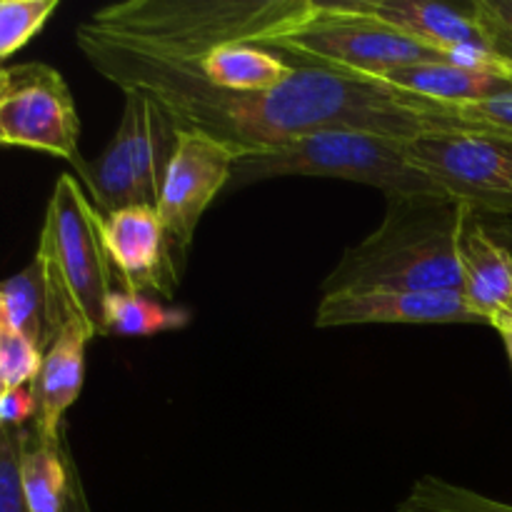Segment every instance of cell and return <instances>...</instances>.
Here are the masks:
<instances>
[{"label":"cell","mask_w":512,"mask_h":512,"mask_svg":"<svg viewBox=\"0 0 512 512\" xmlns=\"http://www.w3.org/2000/svg\"><path fill=\"white\" fill-rule=\"evenodd\" d=\"M415 168L453 203L488 218H512V140L433 128L405 140Z\"/></svg>","instance_id":"7"},{"label":"cell","mask_w":512,"mask_h":512,"mask_svg":"<svg viewBox=\"0 0 512 512\" xmlns=\"http://www.w3.org/2000/svg\"><path fill=\"white\" fill-rule=\"evenodd\" d=\"M0 335H3V320H0Z\"/></svg>","instance_id":"32"},{"label":"cell","mask_w":512,"mask_h":512,"mask_svg":"<svg viewBox=\"0 0 512 512\" xmlns=\"http://www.w3.org/2000/svg\"><path fill=\"white\" fill-rule=\"evenodd\" d=\"M78 135L73 93L58 70L45 63L0 68V145L43 150L80 173L85 160Z\"/></svg>","instance_id":"9"},{"label":"cell","mask_w":512,"mask_h":512,"mask_svg":"<svg viewBox=\"0 0 512 512\" xmlns=\"http://www.w3.org/2000/svg\"><path fill=\"white\" fill-rule=\"evenodd\" d=\"M190 323V313L183 308L150 300L145 295L113 290L105 300L103 310V338H148V335L168 333V330L185 328Z\"/></svg>","instance_id":"20"},{"label":"cell","mask_w":512,"mask_h":512,"mask_svg":"<svg viewBox=\"0 0 512 512\" xmlns=\"http://www.w3.org/2000/svg\"><path fill=\"white\" fill-rule=\"evenodd\" d=\"M190 65V63H185ZM190 68L198 70L213 88L230 93H268L295 75L298 65L285 63L280 55L255 45H225L205 55Z\"/></svg>","instance_id":"18"},{"label":"cell","mask_w":512,"mask_h":512,"mask_svg":"<svg viewBox=\"0 0 512 512\" xmlns=\"http://www.w3.org/2000/svg\"><path fill=\"white\" fill-rule=\"evenodd\" d=\"M93 340L83 320L70 318L45 350L38 378L33 380L35 420L30 423L38 438L63 440V418L78 400L85 380V348Z\"/></svg>","instance_id":"14"},{"label":"cell","mask_w":512,"mask_h":512,"mask_svg":"<svg viewBox=\"0 0 512 512\" xmlns=\"http://www.w3.org/2000/svg\"><path fill=\"white\" fill-rule=\"evenodd\" d=\"M123 95V115L113 140L98 158L85 160L78 173L80 185L103 218L133 205H158L165 170L180 138L173 115L153 95L143 90Z\"/></svg>","instance_id":"6"},{"label":"cell","mask_w":512,"mask_h":512,"mask_svg":"<svg viewBox=\"0 0 512 512\" xmlns=\"http://www.w3.org/2000/svg\"><path fill=\"white\" fill-rule=\"evenodd\" d=\"M465 208L443 195L388 198L385 218L343 253L323 295L343 290L463 293L458 238Z\"/></svg>","instance_id":"3"},{"label":"cell","mask_w":512,"mask_h":512,"mask_svg":"<svg viewBox=\"0 0 512 512\" xmlns=\"http://www.w3.org/2000/svg\"><path fill=\"white\" fill-rule=\"evenodd\" d=\"M273 50L298 60L295 65H315L360 80H375L405 65L453 60V55L415 43L388 25L340 13L328 0L318 3V13L305 28L280 40Z\"/></svg>","instance_id":"8"},{"label":"cell","mask_w":512,"mask_h":512,"mask_svg":"<svg viewBox=\"0 0 512 512\" xmlns=\"http://www.w3.org/2000/svg\"><path fill=\"white\" fill-rule=\"evenodd\" d=\"M105 250L113 273L123 280V290L135 295L158 293L173 300L180 283V268L170 250L163 220L148 205L100 215Z\"/></svg>","instance_id":"11"},{"label":"cell","mask_w":512,"mask_h":512,"mask_svg":"<svg viewBox=\"0 0 512 512\" xmlns=\"http://www.w3.org/2000/svg\"><path fill=\"white\" fill-rule=\"evenodd\" d=\"M35 255L43 260L50 285L70 318L83 320L93 338H103V310L115 290V273L100 213L73 175L55 180Z\"/></svg>","instance_id":"5"},{"label":"cell","mask_w":512,"mask_h":512,"mask_svg":"<svg viewBox=\"0 0 512 512\" xmlns=\"http://www.w3.org/2000/svg\"><path fill=\"white\" fill-rule=\"evenodd\" d=\"M235 153L200 130H180L178 148L165 170L163 190L155 210L163 220L175 263L183 265L200 218L215 195L230 185Z\"/></svg>","instance_id":"10"},{"label":"cell","mask_w":512,"mask_h":512,"mask_svg":"<svg viewBox=\"0 0 512 512\" xmlns=\"http://www.w3.org/2000/svg\"><path fill=\"white\" fill-rule=\"evenodd\" d=\"M43 365V350L25 335L3 328L0 335V380L5 390L33 385Z\"/></svg>","instance_id":"25"},{"label":"cell","mask_w":512,"mask_h":512,"mask_svg":"<svg viewBox=\"0 0 512 512\" xmlns=\"http://www.w3.org/2000/svg\"><path fill=\"white\" fill-rule=\"evenodd\" d=\"M490 325H493L498 333H505V330H512V305L508 310H503V313L498 315V318L490 320Z\"/></svg>","instance_id":"29"},{"label":"cell","mask_w":512,"mask_h":512,"mask_svg":"<svg viewBox=\"0 0 512 512\" xmlns=\"http://www.w3.org/2000/svg\"><path fill=\"white\" fill-rule=\"evenodd\" d=\"M370 83H380L395 93L418 98L423 105H465L495 98L512 90V80L488 70L465 68L453 60L418 63L388 70Z\"/></svg>","instance_id":"16"},{"label":"cell","mask_w":512,"mask_h":512,"mask_svg":"<svg viewBox=\"0 0 512 512\" xmlns=\"http://www.w3.org/2000/svg\"><path fill=\"white\" fill-rule=\"evenodd\" d=\"M25 428L0 425V512H30L23 490V448Z\"/></svg>","instance_id":"24"},{"label":"cell","mask_w":512,"mask_h":512,"mask_svg":"<svg viewBox=\"0 0 512 512\" xmlns=\"http://www.w3.org/2000/svg\"><path fill=\"white\" fill-rule=\"evenodd\" d=\"M453 325L485 323L460 290L405 293V290H343L323 295L315 313L318 328L343 325Z\"/></svg>","instance_id":"12"},{"label":"cell","mask_w":512,"mask_h":512,"mask_svg":"<svg viewBox=\"0 0 512 512\" xmlns=\"http://www.w3.org/2000/svg\"><path fill=\"white\" fill-rule=\"evenodd\" d=\"M75 43L123 93L153 95L180 130H200L220 140L235 158L325 128L368 130L403 140L428 130L418 98L315 65H298L288 83L268 93H230L213 88L190 65L125 48L85 23L75 30Z\"/></svg>","instance_id":"1"},{"label":"cell","mask_w":512,"mask_h":512,"mask_svg":"<svg viewBox=\"0 0 512 512\" xmlns=\"http://www.w3.org/2000/svg\"><path fill=\"white\" fill-rule=\"evenodd\" d=\"M58 0H0V65L43 30Z\"/></svg>","instance_id":"23"},{"label":"cell","mask_w":512,"mask_h":512,"mask_svg":"<svg viewBox=\"0 0 512 512\" xmlns=\"http://www.w3.org/2000/svg\"><path fill=\"white\" fill-rule=\"evenodd\" d=\"M63 512H93L88 505V498H85L83 480H80V473L75 465H73V478H70V493H68V500H65Z\"/></svg>","instance_id":"28"},{"label":"cell","mask_w":512,"mask_h":512,"mask_svg":"<svg viewBox=\"0 0 512 512\" xmlns=\"http://www.w3.org/2000/svg\"><path fill=\"white\" fill-rule=\"evenodd\" d=\"M315 13L318 0H130L85 25L125 48L193 65L225 45L273 50Z\"/></svg>","instance_id":"2"},{"label":"cell","mask_w":512,"mask_h":512,"mask_svg":"<svg viewBox=\"0 0 512 512\" xmlns=\"http://www.w3.org/2000/svg\"><path fill=\"white\" fill-rule=\"evenodd\" d=\"M0 320L3 328L15 330L38 345L43 355L58 330L70 320V313L55 295L38 255L28 268L0 283Z\"/></svg>","instance_id":"17"},{"label":"cell","mask_w":512,"mask_h":512,"mask_svg":"<svg viewBox=\"0 0 512 512\" xmlns=\"http://www.w3.org/2000/svg\"><path fill=\"white\" fill-rule=\"evenodd\" d=\"M5 393V385H3V380H0V395Z\"/></svg>","instance_id":"31"},{"label":"cell","mask_w":512,"mask_h":512,"mask_svg":"<svg viewBox=\"0 0 512 512\" xmlns=\"http://www.w3.org/2000/svg\"><path fill=\"white\" fill-rule=\"evenodd\" d=\"M500 335H503L505 348H508V355H510V360H512V330H505V333H500Z\"/></svg>","instance_id":"30"},{"label":"cell","mask_w":512,"mask_h":512,"mask_svg":"<svg viewBox=\"0 0 512 512\" xmlns=\"http://www.w3.org/2000/svg\"><path fill=\"white\" fill-rule=\"evenodd\" d=\"M398 512H512V505L435 475H423L398 505Z\"/></svg>","instance_id":"22"},{"label":"cell","mask_w":512,"mask_h":512,"mask_svg":"<svg viewBox=\"0 0 512 512\" xmlns=\"http://www.w3.org/2000/svg\"><path fill=\"white\" fill-rule=\"evenodd\" d=\"M0 68H3V65H0Z\"/></svg>","instance_id":"33"},{"label":"cell","mask_w":512,"mask_h":512,"mask_svg":"<svg viewBox=\"0 0 512 512\" xmlns=\"http://www.w3.org/2000/svg\"><path fill=\"white\" fill-rule=\"evenodd\" d=\"M288 175L373 185L383 190L385 198L440 195L408 158L403 138L350 128L315 130L288 143L240 155L235 158L230 185L260 183Z\"/></svg>","instance_id":"4"},{"label":"cell","mask_w":512,"mask_h":512,"mask_svg":"<svg viewBox=\"0 0 512 512\" xmlns=\"http://www.w3.org/2000/svg\"><path fill=\"white\" fill-rule=\"evenodd\" d=\"M35 420V395L33 385L8 388L0 395V425L8 428H25Z\"/></svg>","instance_id":"27"},{"label":"cell","mask_w":512,"mask_h":512,"mask_svg":"<svg viewBox=\"0 0 512 512\" xmlns=\"http://www.w3.org/2000/svg\"><path fill=\"white\" fill-rule=\"evenodd\" d=\"M335 10L388 25L395 33L428 48L455 55L465 50H488L468 5L418 3V0H328Z\"/></svg>","instance_id":"13"},{"label":"cell","mask_w":512,"mask_h":512,"mask_svg":"<svg viewBox=\"0 0 512 512\" xmlns=\"http://www.w3.org/2000/svg\"><path fill=\"white\" fill-rule=\"evenodd\" d=\"M458 260L465 300L490 325L512 305V253L468 208L460 225Z\"/></svg>","instance_id":"15"},{"label":"cell","mask_w":512,"mask_h":512,"mask_svg":"<svg viewBox=\"0 0 512 512\" xmlns=\"http://www.w3.org/2000/svg\"><path fill=\"white\" fill-rule=\"evenodd\" d=\"M420 103V100H418ZM428 130L450 128L468 130V133L493 135V138L512 140V90L500 93L495 98L480 100V103L465 105H423Z\"/></svg>","instance_id":"21"},{"label":"cell","mask_w":512,"mask_h":512,"mask_svg":"<svg viewBox=\"0 0 512 512\" xmlns=\"http://www.w3.org/2000/svg\"><path fill=\"white\" fill-rule=\"evenodd\" d=\"M73 458L63 440L38 438L28 425L23 448V490L30 512H63L73 478Z\"/></svg>","instance_id":"19"},{"label":"cell","mask_w":512,"mask_h":512,"mask_svg":"<svg viewBox=\"0 0 512 512\" xmlns=\"http://www.w3.org/2000/svg\"><path fill=\"white\" fill-rule=\"evenodd\" d=\"M468 10L490 53L512 68V0H473Z\"/></svg>","instance_id":"26"}]
</instances>
